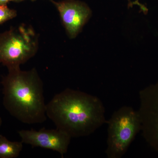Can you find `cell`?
<instances>
[{"label":"cell","instance_id":"cell-2","mask_svg":"<svg viewBox=\"0 0 158 158\" xmlns=\"http://www.w3.org/2000/svg\"><path fill=\"white\" fill-rule=\"evenodd\" d=\"M3 77V104L10 115L28 124L41 123L47 119L43 83L37 69L8 70Z\"/></svg>","mask_w":158,"mask_h":158},{"label":"cell","instance_id":"cell-8","mask_svg":"<svg viewBox=\"0 0 158 158\" xmlns=\"http://www.w3.org/2000/svg\"><path fill=\"white\" fill-rule=\"evenodd\" d=\"M23 148L22 141H10L5 136L0 135V158H17Z\"/></svg>","mask_w":158,"mask_h":158},{"label":"cell","instance_id":"cell-6","mask_svg":"<svg viewBox=\"0 0 158 158\" xmlns=\"http://www.w3.org/2000/svg\"><path fill=\"white\" fill-rule=\"evenodd\" d=\"M18 133L23 143L57 152L62 158L67 152L72 138L67 133L57 128H42L38 131L33 129L22 130Z\"/></svg>","mask_w":158,"mask_h":158},{"label":"cell","instance_id":"cell-1","mask_svg":"<svg viewBox=\"0 0 158 158\" xmlns=\"http://www.w3.org/2000/svg\"><path fill=\"white\" fill-rule=\"evenodd\" d=\"M105 113L98 97L68 88L56 94L46 104L47 117L56 128L72 138L90 135L106 123Z\"/></svg>","mask_w":158,"mask_h":158},{"label":"cell","instance_id":"cell-10","mask_svg":"<svg viewBox=\"0 0 158 158\" xmlns=\"http://www.w3.org/2000/svg\"><path fill=\"white\" fill-rule=\"evenodd\" d=\"M13 0H0V5H6L7 3Z\"/></svg>","mask_w":158,"mask_h":158},{"label":"cell","instance_id":"cell-3","mask_svg":"<svg viewBox=\"0 0 158 158\" xmlns=\"http://www.w3.org/2000/svg\"><path fill=\"white\" fill-rule=\"evenodd\" d=\"M38 36L23 24L0 34V63L9 69L20 68L38 51Z\"/></svg>","mask_w":158,"mask_h":158},{"label":"cell","instance_id":"cell-7","mask_svg":"<svg viewBox=\"0 0 158 158\" xmlns=\"http://www.w3.org/2000/svg\"><path fill=\"white\" fill-rule=\"evenodd\" d=\"M52 2L59 11L66 33L70 39L76 38L92 16V11L84 2L64 0Z\"/></svg>","mask_w":158,"mask_h":158},{"label":"cell","instance_id":"cell-11","mask_svg":"<svg viewBox=\"0 0 158 158\" xmlns=\"http://www.w3.org/2000/svg\"><path fill=\"white\" fill-rule=\"evenodd\" d=\"M2 117H1V116H0V128H1L2 124Z\"/></svg>","mask_w":158,"mask_h":158},{"label":"cell","instance_id":"cell-13","mask_svg":"<svg viewBox=\"0 0 158 158\" xmlns=\"http://www.w3.org/2000/svg\"><path fill=\"white\" fill-rule=\"evenodd\" d=\"M49 1H51V2H53V1H54V0H49Z\"/></svg>","mask_w":158,"mask_h":158},{"label":"cell","instance_id":"cell-5","mask_svg":"<svg viewBox=\"0 0 158 158\" xmlns=\"http://www.w3.org/2000/svg\"><path fill=\"white\" fill-rule=\"evenodd\" d=\"M141 131L144 140L158 152V81L139 91Z\"/></svg>","mask_w":158,"mask_h":158},{"label":"cell","instance_id":"cell-9","mask_svg":"<svg viewBox=\"0 0 158 158\" xmlns=\"http://www.w3.org/2000/svg\"><path fill=\"white\" fill-rule=\"evenodd\" d=\"M17 11L9 9L6 5H0V25L17 16Z\"/></svg>","mask_w":158,"mask_h":158},{"label":"cell","instance_id":"cell-12","mask_svg":"<svg viewBox=\"0 0 158 158\" xmlns=\"http://www.w3.org/2000/svg\"><path fill=\"white\" fill-rule=\"evenodd\" d=\"M25 1V0H13V1L16 2H22V1ZM30 1H32V2H34V1H36V0H30Z\"/></svg>","mask_w":158,"mask_h":158},{"label":"cell","instance_id":"cell-4","mask_svg":"<svg viewBox=\"0 0 158 158\" xmlns=\"http://www.w3.org/2000/svg\"><path fill=\"white\" fill-rule=\"evenodd\" d=\"M106 124L107 157H122L136 135L141 131V120L138 111L132 107L123 106L114 112Z\"/></svg>","mask_w":158,"mask_h":158}]
</instances>
